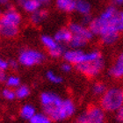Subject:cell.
<instances>
[{
    "label": "cell",
    "instance_id": "cell-22",
    "mask_svg": "<svg viewBox=\"0 0 123 123\" xmlns=\"http://www.w3.org/2000/svg\"><path fill=\"white\" fill-rule=\"evenodd\" d=\"M5 85H6V87L8 88H12V89H14L15 90L16 88H18L20 84V78L15 75H11V76H8L6 77V80H5Z\"/></svg>",
    "mask_w": 123,
    "mask_h": 123
},
{
    "label": "cell",
    "instance_id": "cell-8",
    "mask_svg": "<svg viewBox=\"0 0 123 123\" xmlns=\"http://www.w3.org/2000/svg\"><path fill=\"white\" fill-rule=\"evenodd\" d=\"M85 113L87 123H105V112L100 105H90Z\"/></svg>",
    "mask_w": 123,
    "mask_h": 123
},
{
    "label": "cell",
    "instance_id": "cell-36",
    "mask_svg": "<svg viewBox=\"0 0 123 123\" xmlns=\"http://www.w3.org/2000/svg\"><path fill=\"white\" fill-rule=\"evenodd\" d=\"M2 6H1V5H0V17H1V15H2L3 14V11H2Z\"/></svg>",
    "mask_w": 123,
    "mask_h": 123
},
{
    "label": "cell",
    "instance_id": "cell-31",
    "mask_svg": "<svg viewBox=\"0 0 123 123\" xmlns=\"http://www.w3.org/2000/svg\"><path fill=\"white\" fill-rule=\"evenodd\" d=\"M8 62H9V69H14V70L18 69V66L20 65V64L18 63V60H17V61H16V60H11V61H9Z\"/></svg>",
    "mask_w": 123,
    "mask_h": 123
},
{
    "label": "cell",
    "instance_id": "cell-23",
    "mask_svg": "<svg viewBox=\"0 0 123 123\" xmlns=\"http://www.w3.org/2000/svg\"><path fill=\"white\" fill-rule=\"evenodd\" d=\"M46 78L48 81H49L52 84H55V85H60L63 81V78L60 75L56 74L55 72L52 71V70H49L46 72Z\"/></svg>",
    "mask_w": 123,
    "mask_h": 123
},
{
    "label": "cell",
    "instance_id": "cell-3",
    "mask_svg": "<svg viewBox=\"0 0 123 123\" xmlns=\"http://www.w3.org/2000/svg\"><path fill=\"white\" fill-rule=\"evenodd\" d=\"M44 113V112H43ZM76 105L69 98H63L61 103L45 112L53 121H63L74 115Z\"/></svg>",
    "mask_w": 123,
    "mask_h": 123
},
{
    "label": "cell",
    "instance_id": "cell-29",
    "mask_svg": "<svg viewBox=\"0 0 123 123\" xmlns=\"http://www.w3.org/2000/svg\"><path fill=\"white\" fill-rule=\"evenodd\" d=\"M8 69H9V62H8V61L3 59L2 57H0V69L5 71Z\"/></svg>",
    "mask_w": 123,
    "mask_h": 123
},
{
    "label": "cell",
    "instance_id": "cell-10",
    "mask_svg": "<svg viewBox=\"0 0 123 123\" xmlns=\"http://www.w3.org/2000/svg\"><path fill=\"white\" fill-rule=\"evenodd\" d=\"M68 28L70 30L72 33V35L75 36H80L83 38L86 39L87 41H91L93 39L94 35L92 33V31L89 29L88 26H85L82 25L81 23H77V22H69L68 25Z\"/></svg>",
    "mask_w": 123,
    "mask_h": 123
},
{
    "label": "cell",
    "instance_id": "cell-35",
    "mask_svg": "<svg viewBox=\"0 0 123 123\" xmlns=\"http://www.w3.org/2000/svg\"><path fill=\"white\" fill-rule=\"evenodd\" d=\"M37 1H39V2L41 3V5H48L49 3H50L52 1V0H37Z\"/></svg>",
    "mask_w": 123,
    "mask_h": 123
},
{
    "label": "cell",
    "instance_id": "cell-4",
    "mask_svg": "<svg viewBox=\"0 0 123 123\" xmlns=\"http://www.w3.org/2000/svg\"><path fill=\"white\" fill-rule=\"evenodd\" d=\"M46 55L43 52L33 49H25L20 50L18 55V63L24 67H33L43 63Z\"/></svg>",
    "mask_w": 123,
    "mask_h": 123
},
{
    "label": "cell",
    "instance_id": "cell-37",
    "mask_svg": "<svg viewBox=\"0 0 123 123\" xmlns=\"http://www.w3.org/2000/svg\"><path fill=\"white\" fill-rule=\"evenodd\" d=\"M0 97H1V92H0Z\"/></svg>",
    "mask_w": 123,
    "mask_h": 123
},
{
    "label": "cell",
    "instance_id": "cell-5",
    "mask_svg": "<svg viewBox=\"0 0 123 123\" xmlns=\"http://www.w3.org/2000/svg\"><path fill=\"white\" fill-rule=\"evenodd\" d=\"M104 68H105V61L103 57L95 61L83 62L76 66L77 71L88 78H93L97 77L98 75L101 73Z\"/></svg>",
    "mask_w": 123,
    "mask_h": 123
},
{
    "label": "cell",
    "instance_id": "cell-9",
    "mask_svg": "<svg viewBox=\"0 0 123 123\" xmlns=\"http://www.w3.org/2000/svg\"><path fill=\"white\" fill-rule=\"evenodd\" d=\"M62 57L65 62H69L76 67L86 62V52L83 51L81 49H70L64 52Z\"/></svg>",
    "mask_w": 123,
    "mask_h": 123
},
{
    "label": "cell",
    "instance_id": "cell-34",
    "mask_svg": "<svg viewBox=\"0 0 123 123\" xmlns=\"http://www.w3.org/2000/svg\"><path fill=\"white\" fill-rule=\"evenodd\" d=\"M113 5H123V0H113Z\"/></svg>",
    "mask_w": 123,
    "mask_h": 123
},
{
    "label": "cell",
    "instance_id": "cell-14",
    "mask_svg": "<svg viewBox=\"0 0 123 123\" xmlns=\"http://www.w3.org/2000/svg\"><path fill=\"white\" fill-rule=\"evenodd\" d=\"M49 18V12L46 9L41 8L40 10L36 11L35 12L30 14V22L33 26H41Z\"/></svg>",
    "mask_w": 123,
    "mask_h": 123
},
{
    "label": "cell",
    "instance_id": "cell-13",
    "mask_svg": "<svg viewBox=\"0 0 123 123\" xmlns=\"http://www.w3.org/2000/svg\"><path fill=\"white\" fill-rule=\"evenodd\" d=\"M77 0H55V7L64 13H72L76 12Z\"/></svg>",
    "mask_w": 123,
    "mask_h": 123
},
{
    "label": "cell",
    "instance_id": "cell-30",
    "mask_svg": "<svg viewBox=\"0 0 123 123\" xmlns=\"http://www.w3.org/2000/svg\"><path fill=\"white\" fill-rule=\"evenodd\" d=\"M75 123H87V119H86V115H85V113H81L77 116Z\"/></svg>",
    "mask_w": 123,
    "mask_h": 123
},
{
    "label": "cell",
    "instance_id": "cell-21",
    "mask_svg": "<svg viewBox=\"0 0 123 123\" xmlns=\"http://www.w3.org/2000/svg\"><path fill=\"white\" fill-rule=\"evenodd\" d=\"M52 120L45 113H36L33 118L31 119L30 123H52Z\"/></svg>",
    "mask_w": 123,
    "mask_h": 123
},
{
    "label": "cell",
    "instance_id": "cell-25",
    "mask_svg": "<svg viewBox=\"0 0 123 123\" xmlns=\"http://www.w3.org/2000/svg\"><path fill=\"white\" fill-rule=\"evenodd\" d=\"M1 97H3V98H5V100L8 101H12V100L16 99V93L14 89L12 88H5L1 92Z\"/></svg>",
    "mask_w": 123,
    "mask_h": 123
},
{
    "label": "cell",
    "instance_id": "cell-7",
    "mask_svg": "<svg viewBox=\"0 0 123 123\" xmlns=\"http://www.w3.org/2000/svg\"><path fill=\"white\" fill-rule=\"evenodd\" d=\"M61 96L52 92H44L40 95V103L43 112H47L62 101Z\"/></svg>",
    "mask_w": 123,
    "mask_h": 123
},
{
    "label": "cell",
    "instance_id": "cell-32",
    "mask_svg": "<svg viewBox=\"0 0 123 123\" xmlns=\"http://www.w3.org/2000/svg\"><path fill=\"white\" fill-rule=\"evenodd\" d=\"M6 77H7V75H6L5 70L0 69V83H5V80H6Z\"/></svg>",
    "mask_w": 123,
    "mask_h": 123
},
{
    "label": "cell",
    "instance_id": "cell-33",
    "mask_svg": "<svg viewBox=\"0 0 123 123\" xmlns=\"http://www.w3.org/2000/svg\"><path fill=\"white\" fill-rule=\"evenodd\" d=\"M11 2H12V0H0V5L9 7V6H11Z\"/></svg>",
    "mask_w": 123,
    "mask_h": 123
},
{
    "label": "cell",
    "instance_id": "cell-11",
    "mask_svg": "<svg viewBox=\"0 0 123 123\" xmlns=\"http://www.w3.org/2000/svg\"><path fill=\"white\" fill-rule=\"evenodd\" d=\"M108 73L109 76L114 79H121L123 77V52L120 53L116 56Z\"/></svg>",
    "mask_w": 123,
    "mask_h": 123
},
{
    "label": "cell",
    "instance_id": "cell-1",
    "mask_svg": "<svg viewBox=\"0 0 123 123\" xmlns=\"http://www.w3.org/2000/svg\"><path fill=\"white\" fill-rule=\"evenodd\" d=\"M21 23V13L12 6L7 7L0 17V38H16L19 33Z\"/></svg>",
    "mask_w": 123,
    "mask_h": 123
},
{
    "label": "cell",
    "instance_id": "cell-16",
    "mask_svg": "<svg viewBox=\"0 0 123 123\" xmlns=\"http://www.w3.org/2000/svg\"><path fill=\"white\" fill-rule=\"evenodd\" d=\"M36 113V108L31 104H25L19 109V116L26 121H30Z\"/></svg>",
    "mask_w": 123,
    "mask_h": 123
},
{
    "label": "cell",
    "instance_id": "cell-12",
    "mask_svg": "<svg viewBox=\"0 0 123 123\" xmlns=\"http://www.w3.org/2000/svg\"><path fill=\"white\" fill-rule=\"evenodd\" d=\"M72 33L68 27H62L57 30L54 34L55 40L62 45H69L72 39Z\"/></svg>",
    "mask_w": 123,
    "mask_h": 123
},
{
    "label": "cell",
    "instance_id": "cell-6",
    "mask_svg": "<svg viewBox=\"0 0 123 123\" xmlns=\"http://www.w3.org/2000/svg\"><path fill=\"white\" fill-rule=\"evenodd\" d=\"M41 42L48 51L49 56L54 59L63 56L64 52L66 51L65 46L58 43L52 36L44 34L41 37Z\"/></svg>",
    "mask_w": 123,
    "mask_h": 123
},
{
    "label": "cell",
    "instance_id": "cell-2",
    "mask_svg": "<svg viewBox=\"0 0 123 123\" xmlns=\"http://www.w3.org/2000/svg\"><path fill=\"white\" fill-rule=\"evenodd\" d=\"M99 105L105 112L113 113L123 105V88L113 86L101 96Z\"/></svg>",
    "mask_w": 123,
    "mask_h": 123
},
{
    "label": "cell",
    "instance_id": "cell-28",
    "mask_svg": "<svg viewBox=\"0 0 123 123\" xmlns=\"http://www.w3.org/2000/svg\"><path fill=\"white\" fill-rule=\"evenodd\" d=\"M116 121L120 123H123V105L115 112Z\"/></svg>",
    "mask_w": 123,
    "mask_h": 123
},
{
    "label": "cell",
    "instance_id": "cell-15",
    "mask_svg": "<svg viewBox=\"0 0 123 123\" xmlns=\"http://www.w3.org/2000/svg\"><path fill=\"white\" fill-rule=\"evenodd\" d=\"M76 12L81 16L91 14L92 5L88 0H77L76 1Z\"/></svg>",
    "mask_w": 123,
    "mask_h": 123
},
{
    "label": "cell",
    "instance_id": "cell-26",
    "mask_svg": "<svg viewBox=\"0 0 123 123\" xmlns=\"http://www.w3.org/2000/svg\"><path fill=\"white\" fill-rule=\"evenodd\" d=\"M92 19H93V18L92 17L91 14L84 15L81 17V21H80V23L85 26H89V25H90L91 22L92 21Z\"/></svg>",
    "mask_w": 123,
    "mask_h": 123
},
{
    "label": "cell",
    "instance_id": "cell-17",
    "mask_svg": "<svg viewBox=\"0 0 123 123\" xmlns=\"http://www.w3.org/2000/svg\"><path fill=\"white\" fill-rule=\"evenodd\" d=\"M41 6H42V5L37 0H26L20 5V7L23 9L24 12L29 13V14H32V13L35 12L36 11L40 10Z\"/></svg>",
    "mask_w": 123,
    "mask_h": 123
},
{
    "label": "cell",
    "instance_id": "cell-19",
    "mask_svg": "<svg viewBox=\"0 0 123 123\" xmlns=\"http://www.w3.org/2000/svg\"><path fill=\"white\" fill-rule=\"evenodd\" d=\"M90 41H87L86 39L80 37V36H72V39L70 42H69V47L71 49H81V48H84L89 43Z\"/></svg>",
    "mask_w": 123,
    "mask_h": 123
},
{
    "label": "cell",
    "instance_id": "cell-27",
    "mask_svg": "<svg viewBox=\"0 0 123 123\" xmlns=\"http://www.w3.org/2000/svg\"><path fill=\"white\" fill-rule=\"evenodd\" d=\"M73 69V65L70 64L69 62H64L61 64V69L65 73H69Z\"/></svg>",
    "mask_w": 123,
    "mask_h": 123
},
{
    "label": "cell",
    "instance_id": "cell-18",
    "mask_svg": "<svg viewBox=\"0 0 123 123\" xmlns=\"http://www.w3.org/2000/svg\"><path fill=\"white\" fill-rule=\"evenodd\" d=\"M99 38L101 42L104 45L110 46V45H113L115 42H117V41L120 38V33H115V32H111V33H105L104 35H101Z\"/></svg>",
    "mask_w": 123,
    "mask_h": 123
},
{
    "label": "cell",
    "instance_id": "cell-24",
    "mask_svg": "<svg viewBox=\"0 0 123 123\" xmlns=\"http://www.w3.org/2000/svg\"><path fill=\"white\" fill-rule=\"evenodd\" d=\"M106 90H107V88H106L105 84L102 82H96L92 86V93L95 96H100L101 97Z\"/></svg>",
    "mask_w": 123,
    "mask_h": 123
},
{
    "label": "cell",
    "instance_id": "cell-20",
    "mask_svg": "<svg viewBox=\"0 0 123 123\" xmlns=\"http://www.w3.org/2000/svg\"><path fill=\"white\" fill-rule=\"evenodd\" d=\"M15 93L16 98L18 99H25L27 97H29L31 93V89L27 85H20L18 88L15 89Z\"/></svg>",
    "mask_w": 123,
    "mask_h": 123
}]
</instances>
